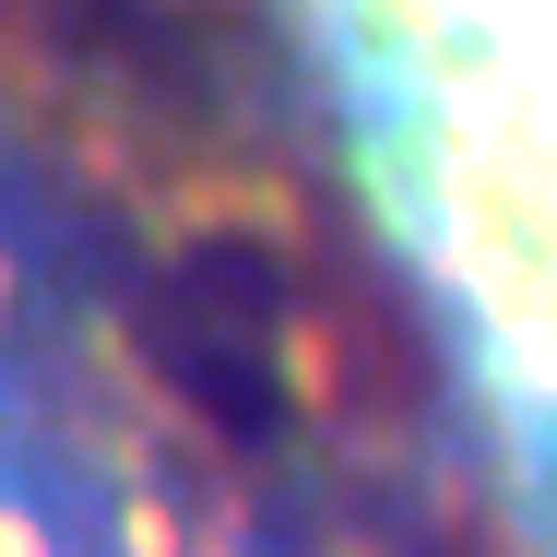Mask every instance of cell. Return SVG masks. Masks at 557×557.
I'll return each mask as SVG.
<instances>
[{
  "instance_id": "obj_2",
  "label": "cell",
  "mask_w": 557,
  "mask_h": 557,
  "mask_svg": "<svg viewBox=\"0 0 557 557\" xmlns=\"http://www.w3.org/2000/svg\"><path fill=\"white\" fill-rule=\"evenodd\" d=\"M84 72H0V557H428L261 237Z\"/></svg>"
},
{
  "instance_id": "obj_1",
  "label": "cell",
  "mask_w": 557,
  "mask_h": 557,
  "mask_svg": "<svg viewBox=\"0 0 557 557\" xmlns=\"http://www.w3.org/2000/svg\"><path fill=\"white\" fill-rule=\"evenodd\" d=\"M273 261L428 557H557V0H214Z\"/></svg>"
}]
</instances>
